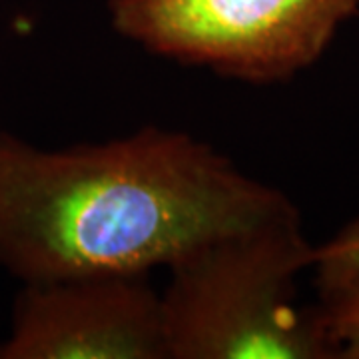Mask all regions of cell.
Instances as JSON below:
<instances>
[{
  "instance_id": "obj_3",
  "label": "cell",
  "mask_w": 359,
  "mask_h": 359,
  "mask_svg": "<svg viewBox=\"0 0 359 359\" xmlns=\"http://www.w3.org/2000/svg\"><path fill=\"white\" fill-rule=\"evenodd\" d=\"M359 0H108L122 39L180 65L252 84L313 66Z\"/></svg>"
},
{
  "instance_id": "obj_6",
  "label": "cell",
  "mask_w": 359,
  "mask_h": 359,
  "mask_svg": "<svg viewBox=\"0 0 359 359\" xmlns=\"http://www.w3.org/2000/svg\"><path fill=\"white\" fill-rule=\"evenodd\" d=\"M311 268L318 271V285L334 282L359 269V219L346 226L325 244L316 245Z\"/></svg>"
},
{
  "instance_id": "obj_5",
  "label": "cell",
  "mask_w": 359,
  "mask_h": 359,
  "mask_svg": "<svg viewBox=\"0 0 359 359\" xmlns=\"http://www.w3.org/2000/svg\"><path fill=\"white\" fill-rule=\"evenodd\" d=\"M318 287L316 308L335 359H359V269Z\"/></svg>"
},
{
  "instance_id": "obj_1",
  "label": "cell",
  "mask_w": 359,
  "mask_h": 359,
  "mask_svg": "<svg viewBox=\"0 0 359 359\" xmlns=\"http://www.w3.org/2000/svg\"><path fill=\"white\" fill-rule=\"evenodd\" d=\"M292 210L182 130L58 150L0 130V271L20 283L150 273Z\"/></svg>"
},
{
  "instance_id": "obj_2",
  "label": "cell",
  "mask_w": 359,
  "mask_h": 359,
  "mask_svg": "<svg viewBox=\"0 0 359 359\" xmlns=\"http://www.w3.org/2000/svg\"><path fill=\"white\" fill-rule=\"evenodd\" d=\"M313 250L295 208L170 266L160 294L168 359H335L318 308L295 306Z\"/></svg>"
},
{
  "instance_id": "obj_4",
  "label": "cell",
  "mask_w": 359,
  "mask_h": 359,
  "mask_svg": "<svg viewBox=\"0 0 359 359\" xmlns=\"http://www.w3.org/2000/svg\"><path fill=\"white\" fill-rule=\"evenodd\" d=\"M0 359H168L148 273L22 283Z\"/></svg>"
}]
</instances>
